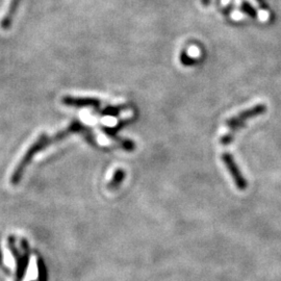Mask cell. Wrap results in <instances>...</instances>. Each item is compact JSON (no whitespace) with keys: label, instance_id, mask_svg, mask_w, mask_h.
Wrapping results in <instances>:
<instances>
[{"label":"cell","instance_id":"6da1fadb","mask_svg":"<svg viewBox=\"0 0 281 281\" xmlns=\"http://www.w3.org/2000/svg\"><path fill=\"white\" fill-rule=\"evenodd\" d=\"M77 132H87L89 134H92L91 131H89L86 126H84L81 122H79L78 120H75L70 123L67 128L59 131L58 133H55L53 135H47L46 133H42L41 135H39V137L36 139V142L33 145H31L30 148L26 150L24 156L20 160L18 166L16 167L15 170H14V173L11 178L12 184H14V185L18 184L25 171L26 167L32 162V160L34 159V157L37 153L41 152L42 150H44L46 147H48L54 143L60 142V140L68 137L69 135H71L73 133H77Z\"/></svg>","mask_w":281,"mask_h":281},{"label":"cell","instance_id":"5b68a950","mask_svg":"<svg viewBox=\"0 0 281 281\" xmlns=\"http://www.w3.org/2000/svg\"><path fill=\"white\" fill-rule=\"evenodd\" d=\"M19 4H20V0H11L9 10L6 13L4 18L2 19V21H0V27H2V30H5V31L9 30L10 26L12 25L14 17H15V14L18 10Z\"/></svg>","mask_w":281,"mask_h":281},{"label":"cell","instance_id":"9c48e42d","mask_svg":"<svg viewBox=\"0 0 281 281\" xmlns=\"http://www.w3.org/2000/svg\"><path fill=\"white\" fill-rule=\"evenodd\" d=\"M202 4L207 7L210 4V0H202Z\"/></svg>","mask_w":281,"mask_h":281},{"label":"cell","instance_id":"277c9868","mask_svg":"<svg viewBox=\"0 0 281 281\" xmlns=\"http://www.w3.org/2000/svg\"><path fill=\"white\" fill-rule=\"evenodd\" d=\"M221 159H222L223 163L225 164V166H226L227 170L229 171L231 177L233 178V181H234L235 186L237 187V189H240L241 191L246 190V188L248 186L247 185V181H246L245 177L242 175L240 169H238V167H237L236 163L234 162L231 154H229V153H223Z\"/></svg>","mask_w":281,"mask_h":281},{"label":"cell","instance_id":"8992f818","mask_svg":"<svg viewBox=\"0 0 281 281\" xmlns=\"http://www.w3.org/2000/svg\"><path fill=\"white\" fill-rule=\"evenodd\" d=\"M241 10L246 14V15H248L249 17H251L253 19H256L257 18V12H256V10L253 8L249 3L243 2L242 5H241Z\"/></svg>","mask_w":281,"mask_h":281},{"label":"cell","instance_id":"52a82bcc","mask_svg":"<svg viewBox=\"0 0 281 281\" xmlns=\"http://www.w3.org/2000/svg\"><path fill=\"white\" fill-rule=\"evenodd\" d=\"M180 62L181 64L186 66V67H189V66H194V64L196 63V61L192 58H190L189 54L186 52V51H182L180 52Z\"/></svg>","mask_w":281,"mask_h":281},{"label":"cell","instance_id":"3957f363","mask_svg":"<svg viewBox=\"0 0 281 281\" xmlns=\"http://www.w3.org/2000/svg\"><path fill=\"white\" fill-rule=\"evenodd\" d=\"M62 103L71 106V107H89L94 109L96 112H101V101L97 98L90 97H72V96H64L62 98Z\"/></svg>","mask_w":281,"mask_h":281},{"label":"cell","instance_id":"ba28073f","mask_svg":"<svg viewBox=\"0 0 281 281\" xmlns=\"http://www.w3.org/2000/svg\"><path fill=\"white\" fill-rule=\"evenodd\" d=\"M232 139H233V134H231V132H229L228 134L224 135V136L221 138V144H223V145H227V144H229V143L232 142Z\"/></svg>","mask_w":281,"mask_h":281},{"label":"cell","instance_id":"7a4b0ae2","mask_svg":"<svg viewBox=\"0 0 281 281\" xmlns=\"http://www.w3.org/2000/svg\"><path fill=\"white\" fill-rule=\"evenodd\" d=\"M265 111H266V106L264 104L254 105L249 109H246V110L240 112V114L236 115L235 117L228 119L226 122V125L230 128V130H232V132H235V130H237L238 128L241 129L243 127L247 120L258 117V116L262 115Z\"/></svg>","mask_w":281,"mask_h":281}]
</instances>
